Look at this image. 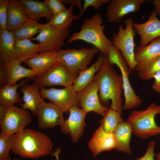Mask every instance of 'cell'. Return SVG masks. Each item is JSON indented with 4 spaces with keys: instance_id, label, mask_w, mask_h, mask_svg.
<instances>
[{
    "instance_id": "obj_1",
    "label": "cell",
    "mask_w": 160,
    "mask_h": 160,
    "mask_svg": "<svg viewBox=\"0 0 160 160\" xmlns=\"http://www.w3.org/2000/svg\"><path fill=\"white\" fill-rule=\"evenodd\" d=\"M53 147L51 140L46 134L25 128L13 134L11 151L22 158L36 159L51 155Z\"/></svg>"
},
{
    "instance_id": "obj_2",
    "label": "cell",
    "mask_w": 160,
    "mask_h": 160,
    "mask_svg": "<svg viewBox=\"0 0 160 160\" xmlns=\"http://www.w3.org/2000/svg\"><path fill=\"white\" fill-rule=\"evenodd\" d=\"M112 65L107 57L104 56L101 66L94 79L98 85V95L101 103L105 104L111 100L112 103L110 107L122 114V78Z\"/></svg>"
},
{
    "instance_id": "obj_3",
    "label": "cell",
    "mask_w": 160,
    "mask_h": 160,
    "mask_svg": "<svg viewBox=\"0 0 160 160\" xmlns=\"http://www.w3.org/2000/svg\"><path fill=\"white\" fill-rule=\"evenodd\" d=\"M102 22V17L99 13L90 18H85L80 30L73 33L68 39V43L77 40L83 41L92 45L99 50L101 54L106 56L113 44L104 33L105 27Z\"/></svg>"
},
{
    "instance_id": "obj_4",
    "label": "cell",
    "mask_w": 160,
    "mask_h": 160,
    "mask_svg": "<svg viewBox=\"0 0 160 160\" xmlns=\"http://www.w3.org/2000/svg\"><path fill=\"white\" fill-rule=\"evenodd\" d=\"M158 114H160V106L153 103L145 110L132 111L127 120L132 125L133 133L145 140L160 135V127L155 120V117Z\"/></svg>"
},
{
    "instance_id": "obj_5",
    "label": "cell",
    "mask_w": 160,
    "mask_h": 160,
    "mask_svg": "<svg viewBox=\"0 0 160 160\" xmlns=\"http://www.w3.org/2000/svg\"><path fill=\"white\" fill-rule=\"evenodd\" d=\"M133 21L131 18L125 21V27L121 24L117 32L114 34L113 45L122 55L130 71L135 72L136 63L135 59V44L134 39L136 31L133 27Z\"/></svg>"
},
{
    "instance_id": "obj_6",
    "label": "cell",
    "mask_w": 160,
    "mask_h": 160,
    "mask_svg": "<svg viewBox=\"0 0 160 160\" xmlns=\"http://www.w3.org/2000/svg\"><path fill=\"white\" fill-rule=\"evenodd\" d=\"M99 52L94 47L78 49H60L58 51V60L71 72L79 73L88 68L95 56Z\"/></svg>"
},
{
    "instance_id": "obj_7",
    "label": "cell",
    "mask_w": 160,
    "mask_h": 160,
    "mask_svg": "<svg viewBox=\"0 0 160 160\" xmlns=\"http://www.w3.org/2000/svg\"><path fill=\"white\" fill-rule=\"evenodd\" d=\"M79 73L70 71L59 62L43 74L35 77L32 84L39 89L47 86L73 85Z\"/></svg>"
},
{
    "instance_id": "obj_8",
    "label": "cell",
    "mask_w": 160,
    "mask_h": 160,
    "mask_svg": "<svg viewBox=\"0 0 160 160\" xmlns=\"http://www.w3.org/2000/svg\"><path fill=\"white\" fill-rule=\"evenodd\" d=\"M109 60L111 65H116L121 72L124 98L123 109H131L138 107L141 103L142 100L135 93L131 86L129 78L130 71L122 55L119 51H115L111 55Z\"/></svg>"
},
{
    "instance_id": "obj_9",
    "label": "cell",
    "mask_w": 160,
    "mask_h": 160,
    "mask_svg": "<svg viewBox=\"0 0 160 160\" xmlns=\"http://www.w3.org/2000/svg\"><path fill=\"white\" fill-rule=\"evenodd\" d=\"M40 92L44 99L50 101L63 113H67L72 107L79 106L77 92L74 90L73 85L61 89L42 88L40 89Z\"/></svg>"
},
{
    "instance_id": "obj_10",
    "label": "cell",
    "mask_w": 160,
    "mask_h": 160,
    "mask_svg": "<svg viewBox=\"0 0 160 160\" xmlns=\"http://www.w3.org/2000/svg\"><path fill=\"white\" fill-rule=\"evenodd\" d=\"M32 121L29 111L14 106L7 109L4 116L0 120L1 132L14 134L25 128Z\"/></svg>"
},
{
    "instance_id": "obj_11",
    "label": "cell",
    "mask_w": 160,
    "mask_h": 160,
    "mask_svg": "<svg viewBox=\"0 0 160 160\" xmlns=\"http://www.w3.org/2000/svg\"><path fill=\"white\" fill-rule=\"evenodd\" d=\"M44 28L31 41H38L40 44L39 52L58 51L65 43L69 34L68 30H63L50 24Z\"/></svg>"
},
{
    "instance_id": "obj_12",
    "label": "cell",
    "mask_w": 160,
    "mask_h": 160,
    "mask_svg": "<svg viewBox=\"0 0 160 160\" xmlns=\"http://www.w3.org/2000/svg\"><path fill=\"white\" fill-rule=\"evenodd\" d=\"M148 0H110L105 15L109 23H118L123 17L131 13H135L144 3Z\"/></svg>"
},
{
    "instance_id": "obj_13",
    "label": "cell",
    "mask_w": 160,
    "mask_h": 160,
    "mask_svg": "<svg viewBox=\"0 0 160 160\" xmlns=\"http://www.w3.org/2000/svg\"><path fill=\"white\" fill-rule=\"evenodd\" d=\"M98 93V85L94 79L85 88L77 92L79 106L86 113L93 111L103 116L108 109L101 103Z\"/></svg>"
},
{
    "instance_id": "obj_14",
    "label": "cell",
    "mask_w": 160,
    "mask_h": 160,
    "mask_svg": "<svg viewBox=\"0 0 160 160\" xmlns=\"http://www.w3.org/2000/svg\"><path fill=\"white\" fill-rule=\"evenodd\" d=\"M69 112L68 118L60 126V130L64 134H70L73 142H76L84 130V120L87 113L76 106L71 107Z\"/></svg>"
},
{
    "instance_id": "obj_15",
    "label": "cell",
    "mask_w": 160,
    "mask_h": 160,
    "mask_svg": "<svg viewBox=\"0 0 160 160\" xmlns=\"http://www.w3.org/2000/svg\"><path fill=\"white\" fill-rule=\"evenodd\" d=\"M63 112L56 105L50 102H44L39 106L37 115L38 126L42 129L60 126L65 120Z\"/></svg>"
},
{
    "instance_id": "obj_16",
    "label": "cell",
    "mask_w": 160,
    "mask_h": 160,
    "mask_svg": "<svg viewBox=\"0 0 160 160\" xmlns=\"http://www.w3.org/2000/svg\"><path fill=\"white\" fill-rule=\"evenodd\" d=\"M133 27L140 36V42L139 47H144L155 39L160 37V20L154 10L145 22L138 23L133 21Z\"/></svg>"
},
{
    "instance_id": "obj_17",
    "label": "cell",
    "mask_w": 160,
    "mask_h": 160,
    "mask_svg": "<svg viewBox=\"0 0 160 160\" xmlns=\"http://www.w3.org/2000/svg\"><path fill=\"white\" fill-rule=\"evenodd\" d=\"M159 56L160 37L145 47H137L135 51V59L136 63L135 70L138 72L144 70Z\"/></svg>"
},
{
    "instance_id": "obj_18",
    "label": "cell",
    "mask_w": 160,
    "mask_h": 160,
    "mask_svg": "<svg viewBox=\"0 0 160 160\" xmlns=\"http://www.w3.org/2000/svg\"><path fill=\"white\" fill-rule=\"evenodd\" d=\"M58 51L39 52L23 62L33 71L36 77L43 74L59 62Z\"/></svg>"
},
{
    "instance_id": "obj_19",
    "label": "cell",
    "mask_w": 160,
    "mask_h": 160,
    "mask_svg": "<svg viewBox=\"0 0 160 160\" xmlns=\"http://www.w3.org/2000/svg\"><path fill=\"white\" fill-rule=\"evenodd\" d=\"M89 146L95 157L102 152L114 149L116 142L114 135L113 133L106 132L100 126L90 140Z\"/></svg>"
},
{
    "instance_id": "obj_20",
    "label": "cell",
    "mask_w": 160,
    "mask_h": 160,
    "mask_svg": "<svg viewBox=\"0 0 160 160\" xmlns=\"http://www.w3.org/2000/svg\"><path fill=\"white\" fill-rule=\"evenodd\" d=\"M20 91L23 94V103L19 104L24 109L29 110L34 116H37L39 105L44 101L40 89L32 84L25 83L20 87Z\"/></svg>"
},
{
    "instance_id": "obj_21",
    "label": "cell",
    "mask_w": 160,
    "mask_h": 160,
    "mask_svg": "<svg viewBox=\"0 0 160 160\" xmlns=\"http://www.w3.org/2000/svg\"><path fill=\"white\" fill-rule=\"evenodd\" d=\"M133 131L132 125L127 120L118 126L113 132L116 142L115 150L131 154L130 142Z\"/></svg>"
},
{
    "instance_id": "obj_22",
    "label": "cell",
    "mask_w": 160,
    "mask_h": 160,
    "mask_svg": "<svg viewBox=\"0 0 160 160\" xmlns=\"http://www.w3.org/2000/svg\"><path fill=\"white\" fill-rule=\"evenodd\" d=\"M28 18L38 22L42 17L50 21L53 17L51 11L43 1L35 0H20Z\"/></svg>"
},
{
    "instance_id": "obj_23",
    "label": "cell",
    "mask_w": 160,
    "mask_h": 160,
    "mask_svg": "<svg viewBox=\"0 0 160 160\" xmlns=\"http://www.w3.org/2000/svg\"><path fill=\"white\" fill-rule=\"evenodd\" d=\"M28 17L20 1L9 0L7 29L13 31L22 26Z\"/></svg>"
},
{
    "instance_id": "obj_24",
    "label": "cell",
    "mask_w": 160,
    "mask_h": 160,
    "mask_svg": "<svg viewBox=\"0 0 160 160\" xmlns=\"http://www.w3.org/2000/svg\"><path fill=\"white\" fill-rule=\"evenodd\" d=\"M21 63L15 58L5 64L7 72V84H15L17 81L24 78L30 79H34L36 77L31 69L23 67L21 65Z\"/></svg>"
},
{
    "instance_id": "obj_25",
    "label": "cell",
    "mask_w": 160,
    "mask_h": 160,
    "mask_svg": "<svg viewBox=\"0 0 160 160\" xmlns=\"http://www.w3.org/2000/svg\"><path fill=\"white\" fill-rule=\"evenodd\" d=\"M15 41L12 31L7 29L0 30V63L6 64L15 58Z\"/></svg>"
},
{
    "instance_id": "obj_26",
    "label": "cell",
    "mask_w": 160,
    "mask_h": 160,
    "mask_svg": "<svg viewBox=\"0 0 160 160\" xmlns=\"http://www.w3.org/2000/svg\"><path fill=\"white\" fill-rule=\"evenodd\" d=\"M29 79L25 78L20 83L12 85L7 84L0 89V105L8 108L12 107L16 103H23L20 94L17 89L22 85L27 83Z\"/></svg>"
},
{
    "instance_id": "obj_27",
    "label": "cell",
    "mask_w": 160,
    "mask_h": 160,
    "mask_svg": "<svg viewBox=\"0 0 160 160\" xmlns=\"http://www.w3.org/2000/svg\"><path fill=\"white\" fill-rule=\"evenodd\" d=\"M104 56L101 54L97 60L89 67L80 71L73 85L75 91L78 92L85 88L94 79L95 74L100 68Z\"/></svg>"
},
{
    "instance_id": "obj_28",
    "label": "cell",
    "mask_w": 160,
    "mask_h": 160,
    "mask_svg": "<svg viewBox=\"0 0 160 160\" xmlns=\"http://www.w3.org/2000/svg\"><path fill=\"white\" fill-rule=\"evenodd\" d=\"M40 44L31 41V39L15 41V58L21 62L30 59L39 53Z\"/></svg>"
},
{
    "instance_id": "obj_29",
    "label": "cell",
    "mask_w": 160,
    "mask_h": 160,
    "mask_svg": "<svg viewBox=\"0 0 160 160\" xmlns=\"http://www.w3.org/2000/svg\"><path fill=\"white\" fill-rule=\"evenodd\" d=\"M48 24V22L41 24L29 18L22 26L12 31L15 41L31 39Z\"/></svg>"
},
{
    "instance_id": "obj_30",
    "label": "cell",
    "mask_w": 160,
    "mask_h": 160,
    "mask_svg": "<svg viewBox=\"0 0 160 160\" xmlns=\"http://www.w3.org/2000/svg\"><path fill=\"white\" fill-rule=\"evenodd\" d=\"M121 114L110 107L105 112L103 118L99 121L100 126L106 132L113 133L118 126L124 121Z\"/></svg>"
},
{
    "instance_id": "obj_31",
    "label": "cell",
    "mask_w": 160,
    "mask_h": 160,
    "mask_svg": "<svg viewBox=\"0 0 160 160\" xmlns=\"http://www.w3.org/2000/svg\"><path fill=\"white\" fill-rule=\"evenodd\" d=\"M80 19L79 15L73 12V7H69L62 13L53 17L49 22L50 25L64 30H68L73 21Z\"/></svg>"
},
{
    "instance_id": "obj_32",
    "label": "cell",
    "mask_w": 160,
    "mask_h": 160,
    "mask_svg": "<svg viewBox=\"0 0 160 160\" xmlns=\"http://www.w3.org/2000/svg\"><path fill=\"white\" fill-rule=\"evenodd\" d=\"M13 135L0 133V160H11L9 155Z\"/></svg>"
},
{
    "instance_id": "obj_33",
    "label": "cell",
    "mask_w": 160,
    "mask_h": 160,
    "mask_svg": "<svg viewBox=\"0 0 160 160\" xmlns=\"http://www.w3.org/2000/svg\"><path fill=\"white\" fill-rule=\"evenodd\" d=\"M160 71V56L153 61L146 68L137 72L138 76L141 79L149 80L153 76Z\"/></svg>"
},
{
    "instance_id": "obj_34",
    "label": "cell",
    "mask_w": 160,
    "mask_h": 160,
    "mask_svg": "<svg viewBox=\"0 0 160 160\" xmlns=\"http://www.w3.org/2000/svg\"><path fill=\"white\" fill-rule=\"evenodd\" d=\"M44 1L51 11L53 17L58 15L67 9L60 0H45Z\"/></svg>"
},
{
    "instance_id": "obj_35",
    "label": "cell",
    "mask_w": 160,
    "mask_h": 160,
    "mask_svg": "<svg viewBox=\"0 0 160 160\" xmlns=\"http://www.w3.org/2000/svg\"><path fill=\"white\" fill-rule=\"evenodd\" d=\"M8 0H0V29H7Z\"/></svg>"
},
{
    "instance_id": "obj_36",
    "label": "cell",
    "mask_w": 160,
    "mask_h": 160,
    "mask_svg": "<svg viewBox=\"0 0 160 160\" xmlns=\"http://www.w3.org/2000/svg\"><path fill=\"white\" fill-rule=\"evenodd\" d=\"M110 0H84L83 4L82 11L79 15L80 19L82 17L87 9L89 7H92L97 10L103 5L108 3Z\"/></svg>"
},
{
    "instance_id": "obj_37",
    "label": "cell",
    "mask_w": 160,
    "mask_h": 160,
    "mask_svg": "<svg viewBox=\"0 0 160 160\" xmlns=\"http://www.w3.org/2000/svg\"><path fill=\"white\" fill-rule=\"evenodd\" d=\"M156 142L154 140L150 141L148 143L147 150L142 157L135 160H155L156 154L155 152Z\"/></svg>"
},
{
    "instance_id": "obj_38",
    "label": "cell",
    "mask_w": 160,
    "mask_h": 160,
    "mask_svg": "<svg viewBox=\"0 0 160 160\" xmlns=\"http://www.w3.org/2000/svg\"><path fill=\"white\" fill-rule=\"evenodd\" d=\"M0 87H2L7 83V72L5 64L0 63Z\"/></svg>"
},
{
    "instance_id": "obj_39",
    "label": "cell",
    "mask_w": 160,
    "mask_h": 160,
    "mask_svg": "<svg viewBox=\"0 0 160 160\" xmlns=\"http://www.w3.org/2000/svg\"><path fill=\"white\" fill-rule=\"evenodd\" d=\"M63 4L70 5V6H75L81 13L82 11L83 4L81 0H60Z\"/></svg>"
},
{
    "instance_id": "obj_40",
    "label": "cell",
    "mask_w": 160,
    "mask_h": 160,
    "mask_svg": "<svg viewBox=\"0 0 160 160\" xmlns=\"http://www.w3.org/2000/svg\"><path fill=\"white\" fill-rule=\"evenodd\" d=\"M154 81L152 85V89L160 94V71L157 72L153 76Z\"/></svg>"
},
{
    "instance_id": "obj_41",
    "label": "cell",
    "mask_w": 160,
    "mask_h": 160,
    "mask_svg": "<svg viewBox=\"0 0 160 160\" xmlns=\"http://www.w3.org/2000/svg\"><path fill=\"white\" fill-rule=\"evenodd\" d=\"M152 3L155 8L154 10L160 17V0H153Z\"/></svg>"
},
{
    "instance_id": "obj_42",
    "label": "cell",
    "mask_w": 160,
    "mask_h": 160,
    "mask_svg": "<svg viewBox=\"0 0 160 160\" xmlns=\"http://www.w3.org/2000/svg\"><path fill=\"white\" fill-rule=\"evenodd\" d=\"M7 109L0 105V120H1L4 116Z\"/></svg>"
},
{
    "instance_id": "obj_43",
    "label": "cell",
    "mask_w": 160,
    "mask_h": 160,
    "mask_svg": "<svg viewBox=\"0 0 160 160\" xmlns=\"http://www.w3.org/2000/svg\"><path fill=\"white\" fill-rule=\"evenodd\" d=\"M61 149L60 148H57L55 151L52 152L51 155L55 156L56 159V160H59V155L61 151Z\"/></svg>"
},
{
    "instance_id": "obj_44",
    "label": "cell",
    "mask_w": 160,
    "mask_h": 160,
    "mask_svg": "<svg viewBox=\"0 0 160 160\" xmlns=\"http://www.w3.org/2000/svg\"><path fill=\"white\" fill-rule=\"evenodd\" d=\"M156 160H160V152L156 154Z\"/></svg>"
},
{
    "instance_id": "obj_45",
    "label": "cell",
    "mask_w": 160,
    "mask_h": 160,
    "mask_svg": "<svg viewBox=\"0 0 160 160\" xmlns=\"http://www.w3.org/2000/svg\"><path fill=\"white\" fill-rule=\"evenodd\" d=\"M11 160H20L17 159H13Z\"/></svg>"
}]
</instances>
